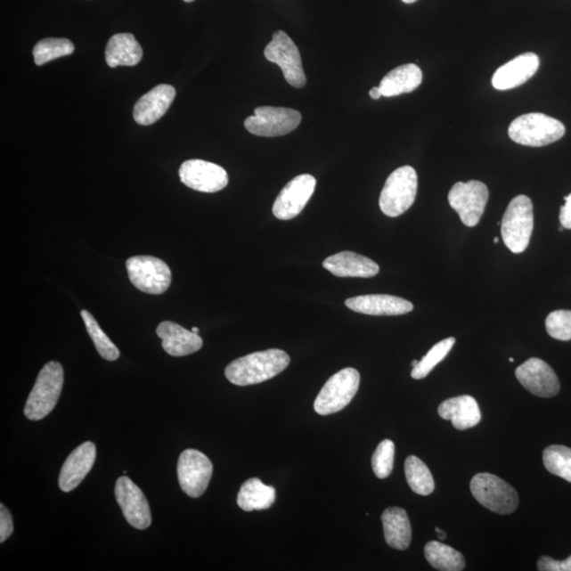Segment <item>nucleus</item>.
Masks as SVG:
<instances>
[{
	"label": "nucleus",
	"mask_w": 571,
	"mask_h": 571,
	"mask_svg": "<svg viewBox=\"0 0 571 571\" xmlns=\"http://www.w3.org/2000/svg\"><path fill=\"white\" fill-rule=\"evenodd\" d=\"M290 363V357L284 350L268 349L232 362L224 375L235 386H253L280 375Z\"/></svg>",
	"instance_id": "f257e3e1"
},
{
	"label": "nucleus",
	"mask_w": 571,
	"mask_h": 571,
	"mask_svg": "<svg viewBox=\"0 0 571 571\" xmlns=\"http://www.w3.org/2000/svg\"><path fill=\"white\" fill-rule=\"evenodd\" d=\"M64 386V370L59 362L51 361L39 371L25 406L28 420L37 421L50 414L58 404Z\"/></svg>",
	"instance_id": "f03ea898"
},
{
	"label": "nucleus",
	"mask_w": 571,
	"mask_h": 571,
	"mask_svg": "<svg viewBox=\"0 0 571 571\" xmlns=\"http://www.w3.org/2000/svg\"><path fill=\"white\" fill-rule=\"evenodd\" d=\"M567 132L564 124L550 116L533 112L513 120L509 137L518 144L541 147L557 143Z\"/></svg>",
	"instance_id": "7ed1b4c3"
},
{
	"label": "nucleus",
	"mask_w": 571,
	"mask_h": 571,
	"mask_svg": "<svg viewBox=\"0 0 571 571\" xmlns=\"http://www.w3.org/2000/svg\"><path fill=\"white\" fill-rule=\"evenodd\" d=\"M534 224V205L530 198L525 195L513 198L502 220V237L509 250L519 254L527 249Z\"/></svg>",
	"instance_id": "20e7f679"
},
{
	"label": "nucleus",
	"mask_w": 571,
	"mask_h": 571,
	"mask_svg": "<svg viewBox=\"0 0 571 571\" xmlns=\"http://www.w3.org/2000/svg\"><path fill=\"white\" fill-rule=\"evenodd\" d=\"M418 177L409 166L396 169L387 180L381 192L379 206L388 217H398L412 206L416 200Z\"/></svg>",
	"instance_id": "39448f33"
},
{
	"label": "nucleus",
	"mask_w": 571,
	"mask_h": 571,
	"mask_svg": "<svg viewBox=\"0 0 571 571\" xmlns=\"http://www.w3.org/2000/svg\"><path fill=\"white\" fill-rule=\"evenodd\" d=\"M471 494L480 505L497 514H511L518 506L516 489L490 473H478L471 480Z\"/></svg>",
	"instance_id": "423d86ee"
},
{
	"label": "nucleus",
	"mask_w": 571,
	"mask_h": 571,
	"mask_svg": "<svg viewBox=\"0 0 571 571\" xmlns=\"http://www.w3.org/2000/svg\"><path fill=\"white\" fill-rule=\"evenodd\" d=\"M360 379L359 371L352 367L337 372L321 389L314 401V411L326 416L347 408L358 392Z\"/></svg>",
	"instance_id": "0eeeda50"
},
{
	"label": "nucleus",
	"mask_w": 571,
	"mask_h": 571,
	"mask_svg": "<svg viewBox=\"0 0 571 571\" xmlns=\"http://www.w3.org/2000/svg\"><path fill=\"white\" fill-rule=\"evenodd\" d=\"M301 122L302 115L298 110L262 106L254 110V116L246 118L245 127L258 137L273 138L290 134Z\"/></svg>",
	"instance_id": "6e6552de"
},
{
	"label": "nucleus",
	"mask_w": 571,
	"mask_h": 571,
	"mask_svg": "<svg viewBox=\"0 0 571 571\" xmlns=\"http://www.w3.org/2000/svg\"><path fill=\"white\" fill-rule=\"evenodd\" d=\"M128 278L140 291L162 294L172 282L168 265L154 257H134L126 262Z\"/></svg>",
	"instance_id": "1a4fd4ad"
},
{
	"label": "nucleus",
	"mask_w": 571,
	"mask_h": 571,
	"mask_svg": "<svg viewBox=\"0 0 571 571\" xmlns=\"http://www.w3.org/2000/svg\"><path fill=\"white\" fill-rule=\"evenodd\" d=\"M448 198L450 206L460 215L462 224L467 227H475L487 206L489 191L485 184L471 180L455 184Z\"/></svg>",
	"instance_id": "9d476101"
},
{
	"label": "nucleus",
	"mask_w": 571,
	"mask_h": 571,
	"mask_svg": "<svg viewBox=\"0 0 571 571\" xmlns=\"http://www.w3.org/2000/svg\"><path fill=\"white\" fill-rule=\"evenodd\" d=\"M265 58L281 67L285 80L291 86L303 88L306 85L301 54L297 45L284 31L273 34V41L265 48Z\"/></svg>",
	"instance_id": "9b49d317"
},
{
	"label": "nucleus",
	"mask_w": 571,
	"mask_h": 571,
	"mask_svg": "<svg viewBox=\"0 0 571 571\" xmlns=\"http://www.w3.org/2000/svg\"><path fill=\"white\" fill-rule=\"evenodd\" d=\"M181 489L192 499L205 494L213 474V465L201 452L188 449L179 457L177 465Z\"/></svg>",
	"instance_id": "f8f14e48"
},
{
	"label": "nucleus",
	"mask_w": 571,
	"mask_h": 571,
	"mask_svg": "<svg viewBox=\"0 0 571 571\" xmlns=\"http://www.w3.org/2000/svg\"><path fill=\"white\" fill-rule=\"evenodd\" d=\"M181 183L192 190L202 193H216L228 185L229 177L225 169L217 164L192 159L183 163L179 169Z\"/></svg>",
	"instance_id": "ddd939ff"
},
{
	"label": "nucleus",
	"mask_w": 571,
	"mask_h": 571,
	"mask_svg": "<svg viewBox=\"0 0 571 571\" xmlns=\"http://www.w3.org/2000/svg\"><path fill=\"white\" fill-rule=\"evenodd\" d=\"M316 180L309 174L299 175L281 191L274 201L273 215L281 220H290L301 214L314 195Z\"/></svg>",
	"instance_id": "4468645a"
},
{
	"label": "nucleus",
	"mask_w": 571,
	"mask_h": 571,
	"mask_svg": "<svg viewBox=\"0 0 571 571\" xmlns=\"http://www.w3.org/2000/svg\"><path fill=\"white\" fill-rule=\"evenodd\" d=\"M116 499L124 518L133 527L143 530L151 524V514L146 497L131 478L122 477L117 480Z\"/></svg>",
	"instance_id": "2eb2a0df"
},
{
	"label": "nucleus",
	"mask_w": 571,
	"mask_h": 571,
	"mask_svg": "<svg viewBox=\"0 0 571 571\" xmlns=\"http://www.w3.org/2000/svg\"><path fill=\"white\" fill-rule=\"evenodd\" d=\"M516 376L528 392L541 398L555 397L561 388L555 371L539 358L524 362L518 367Z\"/></svg>",
	"instance_id": "dca6fc26"
},
{
	"label": "nucleus",
	"mask_w": 571,
	"mask_h": 571,
	"mask_svg": "<svg viewBox=\"0 0 571 571\" xmlns=\"http://www.w3.org/2000/svg\"><path fill=\"white\" fill-rule=\"evenodd\" d=\"M175 97H176V90L171 85H158L135 103L134 109L135 121L140 126H151V124L160 120L167 114Z\"/></svg>",
	"instance_id": "f3484780"
},
{
	"label": "nucleus",
	"mask_w": 571,
	"mask_h": 571,
	"mask_svg": "<svg viewBox=\"0 0 571 571\" xmlns=\"http://www.w3.org/2000/svg\"><path fill=\"white\" fill-rule=\"evenodd\" d=\"M97 457L94 443H85L72 452L64 462L60 473L59 485L61 491L70 492L80 485L92 470Z\"/></svg>",
	"instance_id": "a211bd4d"
},
{
	"label": "nucleus",
	"mask_w": 571,
	"mask_h": 571,
	"mask_svg": "<svg viewBox=\"0 0 571 571\" xmlns=\"http://www.w3.org/2000/svg\"><path fill=\"white\" fill-rule=\"evenodd\" d=\"M345 305L355 313L379 316L403 315L414 309V305L406 299L388 294H369L350 298Z\"/></svg>",
	"instance_id": "6ab92c4d"
},
{
	"label": "nucleus",
	"mask_w": 571,
	"mask_h": 571,
	"mask_svg": "<svg viewBox=\"0 0 571 571\" xmlns=\"http://www.w3.org/2000/svg\"><path fill=\"white\" fill-rule=\"evenodd\" d=\"M540 67L539 56L524 53L499 68L492 77V85L497 90H509L521 86L535 75Z\"/></svg>",
	"instance_id": "aec40b11"
},
{
	"label": "nucleus",
	"mask_w": 571,
	"mask_h": 571,
	"mask_svg": "<svg viewBox=\"0 0 571 571\" xmlns=\"http://www.w3.org/2000/svg\"><path fill=\"white\" fill-rule=\"evenodd\" d=\"M323 267L338 278L369 279L380 271V267L372 259L350 251L327 257Z\"/></svg>",
	"instance_id": "412c9836"
},
{
	"label": "nucleus",
	"mask_w": 571,
	"mask_h": 571,
	"mask_svg": "<svg viewBox=\"0 0 571 571\" xmlns=\"http://www.w3.org/2000/svg\"><path fill=\"white\" fill-rule=\"evenodd\" d=\"M156 331L157 336L162 340L163 349L173 357H184L202 347L203 342L200 335L174 322H162Z\"/></svg>",
	"instance_id": "4be33fe9"
},
{
	"label": "nucleus",
	"mask_w": 571,
	"mask_h": 571,
	"mask_svg": "<svg viewBox=\"0 0 571 571\" xmlns=\"http://www.w3.org/2000/svg\"><path fill=\"white\" fill-rule=\"evenodd\" d=\"M438 414L443 420H451L460 431L477 427L482 420L477 401L468 395L444 401L438 406Z\"/></svg>",
	"instance_id": "5701e85b"
},
{
	"label": "nucleus",
	"mask_w": 571,
	"mask_h": 571,
	"mask_svg": "<svg viewBox=\"0 0 571 571\" xmlns=\"http://www.w3.org/2000/svg\"><path fill=\"white\" fill-rule=\"evenodd\" d=\"M143 51L131 33H118L110 39L105 50L106 63L111 68L135 66L143 60Z\"/></svg>",
	"instance_id": "b1692460"
},
{
	"label": "nucleus",
	"mask_w": 571,
	"mask_h": 571,
	"mask_svg": "<svg viewBox=\"0 0 571 571\" xmlns=\"http://www.w3.org/2000/svg\"><path fill=\"white\" fill-rule=\"evenodd\" d=\"M384 538L397 551L408 550L412 541V527L408 513L403 508H387L382 514Z\"/></svg>",
	"instance_id": "393cba45"
},
{
	"label": "nucleus",
	"mask_w": 571,
	"mask_h": 571,
	"mask_svg": "<svg viewBox=\"0 0 571 571\" xmlns=\"http://www.w3.org/2000/svg\"><path fill=\"white\" fill-rule=\"evenodd\" d=\"M422 71L416 64H406L395 68L382 78L380 92L383 97L391 98L409 94L420 86Z\"/></svg>",
	"instance_id": "a878e982"
},
{
	"label": "nucleus",
	"mask_w": 571,
	"mask_h": 571,
	"mask_svg": "<svg viewBox=\"0 0 571 571\" xmlns=\"http://www.w3.org/2000/svg\"><path fill=\"white\" fill-rule=\"evenodd\" d=\"M276 491L259 478H250L241 485L237 504L244 511L265 510L274 504Z\"/></svg>",
	"instance_id": "bb28decb"
},
{
	"label": "nucleus",
	"mask_w": 571,
	"mask_h": 571,
	"mask_svg": "<svg viewBox=\"0 0 571 571\" xmlns=\"http://www.w3.org/2000/svg\"><path fill=\"white\" fill-rule=\"evenodd\" d=\"M425 556L428 562L437 570L461 571L466 567L461 553L441 542H428L425 547Z\"/></svg>",
	"instance_id": "cd10ccee"
},
{
	"label": "nucleus",
	"mask_w": 571,
	"mask_h": 571,
	"mask_svg": "<svg viewBox=\"0 0 571 571\" xmlns=\"http://www.w3.org/2000/svg\"><path fill=\"white\" fill-rule=\"evenodd\" d=\"M404 471L406 480L415 494L423 496L433 494L435 483L432 473L420 458L414 455L406 458Z\"/></svg>",
	"instance_id": "c85d7f7f"
},
{
	"label": "nucleus",
	"mask_w": 571,
	"mask_h": 571,
	"mask_svg": "<svg viewBox=\"0 0 571 571\" xmlns=\"http://www.w3.org/2000/svg\"><path fill=\"white\" fill-rule=\"evenodd\" d=\"M75 51V45L67 38H45L33 49L34 61L37 66L70 55Z\"/></svg>",
	"instance_id": "c756f323"
},
{
	"label": "nucleus",
	"mask_w": 571,
	"mask_h": 571,
	"mask_svg": "<svg viewBox=\"0 0 571 571\" xmlns=\"http://www.w3.org/2000/svg\"><path fill=\"white\" fill-rule=\"evenodd\" d=\"M81 316L85 326H86L88 335L92 338L101 357L107 361L118 360L120 357V352H118V347L111 342L110 339L106 336V333L102 330L93 314L87 310H82Z\"/></svg>",
	"instance_id": "7c9ffc66"
},
{
	"label": "nucleus",
	"mask_w": 571,
	"mask_h": 571,
	"mask_svg": "<svg viewBox=\"0 0 571 571\" xmlns=\"http://www.w3.org/2000/svg\"><path fill=\"white\" fill-rule=\"evenodd\" d=\"M542 462L548 472L571 483V449L564 445H551L542 452Z\"/></svg>",
	"instance_id": "2f4dec72"
},
{
	"label": "nucleus",
	"mask_w": 571,
	"mask_h": 571,
	"mask_svg": "<svg viewBox=\"0 0 571 571\" xmlns=\"http://www.w3.org/2000/svg\"><path fill=\"white\" fill-rule=\"evenodd\" d=\"M455 342V338H448L435 344L425 357L418 362L417 366L412 369V378L415 379V380H421V379L426 378L434 370V367L448 355Z\"/></svg>",
	"instance_id": "473e14b6"
},
{
	"label": "nucleus",
	"mask_w": 571,
	"mask_h": 571,
	"mask_svg": "<svg viewBox=\"0 0 571 571\" xmlns=\"http://www.w3.org/2000/svg\"><path fill=\"white\" fill-rule=\"evenodd\" d=\"M394 461L395 444L389 439L383 440L371 457V467L376 477L380 479L388 477L393 471Z\"/></svg>",
	"instance_id": "72a5a7b5"
},
{
	"label": "nucleus",
	"mask_w": 571,
	"mask_h": 571,
	"mask_svg": "<svg viewBox=\"0 0 571 571\" xmlns=\"http://www.w3.org/2000/svg\"><path fill=\"white\" fill-rule=\"evenodd\" d=\"M548 335L559 341L571 340V310H556L547 316Z\"/></svg>",
	"instance_id": "f704fd0d"
},
{
	"label": "nucleus",
	"mask_w": 571,
	"mask_h": 571,
	"mask_svg": "<svg viewBox=\"0 0 571 571\" xmlns=\"http://www.w3.org/2000/svg\"><path fill=\"white\" fill-rule=\"evenodd\" d=\"M540 571H571V556L564 561H557L551 557H541L538 561Z\"/></svg>",
	"instance_id": "c9c22d12"
},
{
	"label": "nucleus",
	"mask_w": 571,
	"mask_h": 571,
	"mask_svg": "<svg viewBox=\"0 0 571 571\" xmlns=\"http://www.w3.org/2000/svg\"><path fill=\"white\" fill-rule=\"evenodd\" d=\"M13 533L12 517L8 509L0 505V542H4Z\"/></svg>",
	"instance_id": "e433bc0d"
},
{
	"label": "nucleus",
	"mask_w": 571,
	"mask_h": 571,
	"mask_svg": "<svg viewBox=\"0 0 571 571\" xmlns=\"http://www.w3.org/2000/svg\"><path fill=\"white\" fill-rule=\"evenodd\" d=\"M565 205L559 212V223L565 229L571 230V194L564 198Z\"/></svg>",
	"instance_id": "4c0bfd02"
},
{
	"label": "nucleus",
	"mask_w": 571,
	"mask_h": 571,
	"mask_svg": "<svg viewBox=\"0 0 571 571\" xmlns=\"http://www.w3.org/2000/svg\"><path fill=\"white\" fill-rule=\"evenodd\" d=\"M370 95L371 99L374 100H379L382 97V94L380 92V88L379 87H374L371 89Z\"/></svg>",
	"instance_id": "58836bf2"
},
{
	"label": "nucleus",
	"mask_w": 571,
	"mask_h": 571,
	"mask_svg": "<svg viewBox=\"0 0 571 571\" xmlns=\"http://www.w3.org/2000/svg\"><path fill=\"white\" fill-rule=\"evenodd\" d=\"M435 530H436L437 536H438L440 541H445L446 539V534H445L444 530H441L439 528H436Z\"/></svg>",
	"instance_id": "ea45409f"
},
{
	"label": "nucleus",
	"mask_w": 571,
	"mask_h": 571,
	"mask_svg": "<svg viewBox=\"0 0 571 571\" xmlns=\"http://www.w3.org/2000/svg\"><path fill=\"white\" fill-rule=\"evenodd\" d=\"M403 2L404 4H414V3L418 2V0H403Z\"/></svg>",
	"instance_id": "a19ab883"
},
{
	"label": "nucleus",
	"mask_w": 571,
	"mask_h": 571,
	"mask_svg": "<svg viewBox=\"0 0 571 571\" xmlns=\"http://www.w3.org/2000/svg\"><path fill=\"white\" fill-rule=\"evenodd\" d=\"M192 331H193L194 333H197V335H198V333H200V328L193 327V328H192Z\"/></svg>",
	"instance_id": "79ce46f5"
},
{
	"label": "nucleus",
	"mask_w": 571,
	"mask_h": 571,
	"mask_svg": "<svg viewBox=\"0 0 571 571\" xmlns=\"http://www.w3.org/2000/svg\"><path fill=\"white\" fill-rule=\"evenodd\" d=\"M418 362H420V361L414 360V361L412 362V369H414V367L417 366Z\"/></svg>",
	"instance_id": "37998d69"
},
{
	"label": "nucleus",
	"mask_w": 571,
	"mask_h": 571,
	"mask_svg": "<svg viewBox=\"0 0 571 571\" xmlns=\"http://www.w3.org/2000/svg\"><path fill=\"white\" fill-rule=\"evenodd\" d=\"M185 3H193L194 0H184Z\"/></svg>",
	"instance_id": "c03bdc74"
},
{
	"label": "nucleus",
	"mask_w": 571,
	"mask_h": 571,
	"mask_svg": "<svg viewBox=\"0 0 571 571\" xmlns=\"http://www.w3.org/2000/svg\"><path fill=\"white\" fill-rule=\"evenodd\" d=\"M494 242H495V244H497V242H499V239H497V237H495Z\"/></svg>",
	"instance_id": "a18cd8bd"
},
{
	"label": "nucleus",
	"mask_w": 571,
	"mask_h": 571,
	"mask_svg": "<svg viewBox=\"0 0 571 571\" xmlns=\"http://www.w3.org/2000/svg\"><path fill=\"white\" fill-rule=\"evenodd\" d=\"M509 360H510V362H513V361H514V359H513V358H510V359H509Z\"/></svg>",
	"instance_id": "49530a36"
}]
</instances>
